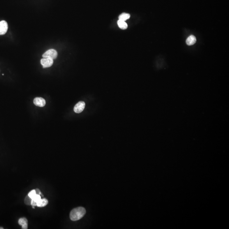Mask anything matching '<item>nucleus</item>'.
<instances>
[{
  "instance_id": "obj_7",
  "label": "nucleus",
  "mask_w": 229,
  "mask_h": 229,
  "mask_svg": "<svg viewBox=\"0 0 229 229\" xmlns=\"http://www.w3.org/2000/svg\"><path fill=\"white\" fill-rule=\"evenodd\" d=\"M18 223L23 229H28V221L26 218H21L18 220Z\"/></svg>"
},
{
  "instance_id": "obj_9",
  "label": "nucleus",
  "mask_w": 229,
  "mask_h": 229,
  "mask_svg": "<svg viewBox=\"0 0 229 229\" xmlns=\"http://www.w3.org/2000/svg\"><path fill=\"white\" fill-rule=\"evenodd\" d=\"M48 204V201L47 199H40V200L37 202V206L38 207H44Z\"/></svg>"
},
{
  "instance_id": "obj_2",
  "label": "nucleus",
  "mask_w": 229,
  "mask_h": 229,
  "mask_svg": "<svg viewBox=\"0 0 229 229\" xmlns=\"http://www.w3.org/2000/svg\"><path fill=\"white\" fill-rule=\"evenodd\" d=\"M57 55L58 54L57 51L54 49H51L46 51L42 55V57L43 58H49L54 60L57 58Z\"/></svg>"
},
{
  "instance_id": "obj_14",
  "label": "nucleus",
  "mask_w": 229,
  "mask_h": 229,
  "mask_svg": "<svg viewBox=\"0 0 229 229\" xmlns=\"http://www.w3.org/2000/svg\"><path fill=\"white\" fill-rule=\"evenodd\" d=\"M36 195V192L35 190H31L30 192L28 193V195L29 197H30L31 199H32L34 198V197H35Z\"/></svg>"
},
{
  "instance_id": "obj_16",
  "label": "nucleus",
  "mask_w": 229,
  "mask_h": 229,
  "mask_svg": "<svg viewBox=\"0 0 229 229\" xmlns=\"http://www.w3.org/2000/svg\"><path fill=\"white\" fill-rule=\"evenodd\" d=\"M3 229V228H2V227H0V229Z\"/></svg>"
},
{
  "instance_id": "obj_6",
  "label": "nucleus",
  "mask_w": 229,
  "mask_h": 229,
  "mask_svg": "<svg viewBox=\"0 0 229 229\" xmlns=\"http://www.w3.org/2000/svg\"><path fill=\"white\" fill-rule=\"evenodd\" d=\"M34 103L35 105L42 107L45 106L46 102L45 99L42 98L36 97L34 99Z\"/></svg>"
},
{
  "instance_id": "obj_10",
  "label": "nucleus",
  "mask_w": 229,
  "mask_h": 229,
  "mask_svg": "<svg viewBox=\"0 0 229 229\" xmlns=\"http://www.w3.org/2000/svg\"><path fill=\"white\" fill-rule=\"evenodd\" d=\"M117 23L119 28L121 29H126L127 28V24L124 21H121L119 20L117 22Z\"/></svg>"
},
{
  "instance_id": "obj_11",
  "label": "nucleus",
  "mask_w": 229,
  "mask_h": 229,
  "mask_svg": "<svg viewBox=\"0 0 229 229\" xmlns=\"http://www.w3.org/2000/svg\"><path fill=\"white\" fill-rule=\"evenodd\" d=\"M130 17V15L128 13H123L121 14L119 16V20L121 21H125L129 19Z\"/></svg>"
},
{
  "instance_id": "obj_1",
  "label": "nucleus",
  "mask_w": 229,
  "mask_h": 229,
  "mask_svg": "<svg viewBox=\"0 0 229 229\" xmlns=\"http://www.w3.org/2000/svg\"><path fill=\"white\" fill-rule=\"evenodd\" d=\"M85 213V209L82 207H78L71 211L70 214V218L73 221H76L82 218Z\"/></svg>"
},
{
  "instance_id": "obj_5",
  "label": "nucleus",
  "mask_w": 229,
  "mask_h": 229,
  "mask_svg": "<svg viewBox=\"0 0 229 229\" xmlns=\"http://www.w3.org/2000/svg\"><path fill=\"white\" fill-rule=\"evenodd\" d=\"M8 28L7 23L5 21L0 22V35H3L7 33Z\"/></svg>"
},
{
  "instance_id": "obj_13",
  "label": "nucleus",
  "mask_w": 229,
  "mask_h": 229,
  "mask_svg": "<svg viewBox=\"0 0 229 229\" xmlns=\"http://www.w3.org/2000/svg\"><path fill=\"white\" fill-rule=\"evenodd\" d=\"M41 199V197L40 195L36 194L35 197H34V198L32 199V200L35 202H36L37 204V202H38V201L40 200Z\"/></svg>"
},
{
  "instance_id": "obj_3",
  "label": "nucleus",
  "mask_w": 229,
  "mask_h": 229,
  "mask_svg": "<svg viewBox=\"0 0 229 229\" xmlns=\"http://www.w3.org/2000/svg\"><path fill=\"white\" fill-rule=\"evenodd\" d=\"M85 107V103L84 102L81 101L76 104L74 107V110L77 113H79L82 112Z\"/></svg>"
},
{
  "instance_id": "obj_8",
  "label": "nucleus",
  "mask_w": 229,
  "mask_h": 229,
  "mask_svg": "<svg viewBox=\"0 0 229 229\" xmlns=\"http://www.w3.org/2000/svg\"><path fill=\"white\" fill-rule=\"evenodd\" d=\"M197 41L196 37L193 35H190L186 40V43L188 45H192L194 44Z\"/></svg>"
},
{
  "instance_id": "obj_4",
  "label": "nucleus",
  "mask_w": 229,
  "mask_h": 229,
  "mask_svg": "<svg viewBox=\"0 0 229 229\" xmlns=\"http://www.w3.org/2000/svg\"><path fill=\"white\" fill-rule=\"evenodd\" d=\"M54 61L52 59L49 58H44L41 60V64L43 68H47L52 66Z\"/></svg>"
},
{
  "instance_id": "obj_12",
  "label": "nucleus",
  "mask_w": 229,
  "mask_h": 229,
  "mask_svg": "<svg viewBox=\"0 0 229 229\" xmlns=\"http://www.w3.org/2000/svg\"><path fill=\"white\" fill-rule=\"evenodd\" d=\"M31 202H32V199L30 197H29L28 195L26 197L24 200V203L25 204L28 205H31Z\"/></svg>"
},
{
  "instance_id": "obj_15",
  "label": "nucleus",
  "mask_w": 229,
  "mask_h": 229,
  "mask_svg": "<svg viewBox=\"0 0 229 229\" xmlns=\"http://www.w3.org/2000/svg\"><path fill=\"white\" fill-rule=\"evenodd\" d=\"M35 192H36V194L40 195L41 194V191L39 190V189H36L35 190Z\"/></svg>"
}]
</instances>
